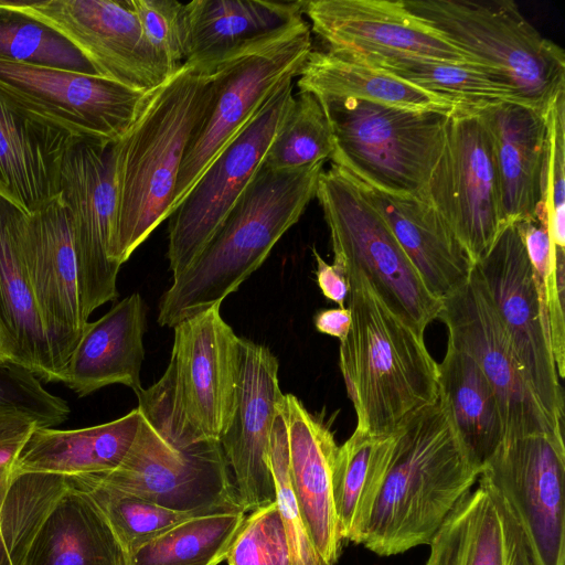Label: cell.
Wrapping results in <instances>:
<instances>
[{
	"instance_id": "7c38bea8",
	"label": "cell",
	"mask_w": 565,
	"mask_h": 565,
	"mask_svg": "<svg viewBox=\"0 0 565 565\" xmlns=\"http://www.w3.org/2000/svg\"><path fill=\"white\" fill-rule=\"evenodd\" d=\"M294 102L292 79H288L212 160L169 215L167 255L173 278L200 255L260 170Z\"/></svg>"
},
{
	"instance_id": "f35d334b",
	"label": "cell",
	"mask_w": 565,
	"mask_h": 565,
	"mask_svg": "<svg viewBox=\"0 0 565 565\" xmlns=\"http://www.w3.org/2000/svg\"><path fill=\"white\" fill-rule=\"evenodd\" d=\"M70 480L99 508L128 556L169 527L198 515L162 508L93 476Z\"/></svg>"
},
{
	"instance_id": "b9f144b4",
	"label": "cell",
	"mask_w": 565,
	"mask_h": 565,
	"mask_svg": "<svg viewBox=\"0 0 565 565\" xmlns=\"http://www.w3.org/2000/svg\"><path fill=\"white\" fill-rule=\"evenodd\" d=\"M270 466L276 488V503L285 527L292 565H328L310 539L292 491L284 397L277 406L273 422Z\"/></svg>"
},
{
	"instance_id": "4dcf8cb0",
	"label": "cell",
	"mask_w": 565,
	"mask_h": 565,
	"mask_svg": "<svg viewBox=\"0 0 565 565\" xmlns=\"http://www.w3.org/2000/svg\"><path fill=\"white\" fill-rule=\"evenodd\" d=\"M22 565H128V555L99 508L71 482L40 525Z\"/></svg>"
},
{
	"instance_id": "7bdbcfd3",
	"label": "cell",
	"mask_w": 565,
	"mask_h": 565,
	"mask_svg": "<svg viewBox=\"0 0 565 565\" xmlns=\"http://www.w3.org/2000/svg\"><path fill=\"white\" fill-rule=\"evenodd\" d=\"M43 382L29 369L0 362V416L23 415L39 427L54 428L71 413L65 399L46 391Z\"/></svg>"
},
{
	"instance_id": "4fadbf2b",
	"label": "cell",
	"mask_w": 565,
	"mask_h": 565,
	"mask_svg": "<svg viewBox=\"0 0 565 565\" xmlns=\"http://www.w3.org/2000/svg\"><path fill=\"white\" fill-rule=\"evenodd\" d=\"M424 199L445 220L472 265L505 227L491 139L473 109L459 108L449 115L443 151Z\"/></svg>"
},
{
	"instance_id": "d590c367",
	"label": "cell",
	"mask_w": 565,
	"mask_h": 565,
	"mask_svg": "<svg viewBox=\"0 0 565 565\" xmlns=\"http://www.w3.org/2000/svg\"><path fill=\"white\" fill-rule=\"evenodd\" d=\"M244 511L193 515L128 556V565H218L239 532Z\"/></svg>"
},
{
	"instance_id": "f1b7e54d",
	"label": "cell",
	"mask_w": 565,
	"mask_h": 565,
	"mask_svg": "<svg viewBox=\"0 0 565 565\" xmlns=\"http://www.w3.org/2000/svg\"><path fill=\"white\" fill-rule=\"evenodd\" d=\"M141 419L137 407L120 418L92 427L64 430L36 426L14 463V478L22 473L72 478L111 471L128 454Z\"/></svg>"
},
{
	"instance_id": "f546056e",
	"label": "cell",
	"mask_w": 565,
	"mask_h": 565,
	"mask_svg": "<svg viewBox=\"0 0 565 565\" xmlns=\"http://www.w3.org/2000/svg\"><path fill=\"white\" fill-rule=\"evenodd\" d=\"M305 0H194L184 4L185 61L206 71L239 46L303 18Z\"/></svg>"
},
{
	"instance_id": "277c9868",
	"label": "cell",
	"mask_w": 565,
	"mask_h": 565,
	"mask_svg": "<svg viewBox=\"0 0 565 565\" xmlns=\"http://www.w3.org/2000/svg\"><path fill=\"white\" fill-rule=\"evenodd\" d=\"M351 326L340 341L339 365L356 414V427L394 433L439 397L438 363L424 337L396 316L366 277L344 269Z\"/></svg>"
},
{
	"instance_id": "7a4b0ae2",
	"label": "cell",
	"mask_w": 565,
	"mask_h": 565,
	"mask_svg": "<svg viewBox=\"0 0 565 565\" xmlns=\"http://www.w3.org/2000/svg\"><path fill=\"white\" fill-rule=\"evenodd\" d=\"M210 98L211 74L182 65L147 93L128 130L113 143V258L120 266L171 214L180 167Z\"/></svg>"
},
{
	"instance_id": "ab89813d",
	"label": "cell",
	"mask_w": 565,
	"mask_h": 565,
	"mask_svg": "<svg viewBox=\"0 0 565 565\" xmlns=\"http://www.w3.org/2000/svg\"><path fill=\"white\" fill-rule=\"evenodd\" d=\"M332 152V134L320 103L312 94L298 92L263 166L276 170L299 169L326 162Z\"/></svg>"
},
{
	"instance_id": "5bb4252c",
	"label": "cell",
	"mask_w": 565,
	"mask_h": 565,
	"mask_svg": "<svg viewBox=\"0 0 565 565\" xmlns=\"http://www.w3.org/2000/svg\"><path fill=\"white\" fill-rule=\"evenodd\" d=\"M2 3L64 36L99 76L149 93L173 75L146 42L132 0Z\"/></svg>"
},
{
	"instance_id": "603a6c76",
	"label": "cell",
	"mask_w": 565,
	"mask_h": 565,
	"mask_svg": "<svg viewBox=\"0 0 565 565\" xmlns=\"http://www.w3.org/2000/svg\"><path fill=\"white\" fill-rule=\"evenodd\" d=\"M429 546L425 565H540L512 509L481 479L460 499Z\"/></svg>"
},
{
	"instance_id": "52a82bcc",
	"label": "cell",
	"mask_w": 565,
	"mask_h": 565,
	"mask_svg": "<svg viewBox=\"0 0 565 565\" xmlns=\"http://www.w3.org/2000/svg\"><path fill=\"white\" fill-rule=\"evenodd\" d=\"M403 1L447 41L509 78L524 103L548 118L565 92V53L531 24L513 1Z\"/></svg>"
},
{
	"instance_id": "7402d4cb",
	"label": "cell",
	"mask_w": 565,
	"mask_h": 565,
	"mask_svg": "<svg viewBox=\"0 0 565 565\" xmlns=\"http://www.w3.org/2000/svg\"><path fill=\"white\" fill-rule=\"evenodd\" d=\"M491 139L503 224L533 218L544 196L548 121L515 103L473 108Z\"/></svg>"
},
{
	"instance_id": "83f0119b",
	"label": "cell",
	"mask_w": 565,
	"mask_h": 565,
	"mask_svg": "<svg viewBox=\"0 0 565 565\" xmlns=\"http://www.w3.org/2000/svg\"><path fill=\"white\" fill-rule=\"evenodd\" d=\"M25 216L0 195V315L14 344L17 363L44 383H61L28 273L23 249Z\"/></svg>"
},
{
	"instance_id": "2e32d148",
	"label": "cell",
	"mask_w": 565,
	"mask_h": 565,
	"mask_svg": "<svg viewBox=\"0 0 565 565\" xmlns=\"http://www.w3.org/2000/svg\"><path fill=\"white\" fill-rule=\"evenodd\" d=\"M564 434L502 439L479 479L509 504L540 565L565 564Z\"/></svg>"
},
{
	"instance_id": "c3c4849f",
	"label": "cell",
	"mask_w": 565,
	"mask_h": 565,
	"mask_svg": "<svg viewBox=\"0 0 565 565\" xmlns=\"http://www.w3.org/2000/svg\"><path fill=\"white\" fill-rule=\"evenodd\" d=\"M312 254L317 263L316 277L321 292L327 299L335 302L339 308H344L348 297L345 276L333 264H328L315 247Z\"/></svg>"
},
{
	"instance_id": "1f68e13d",
	"label": "cell",
	"mask_w": 565,
	"mask_h": 565,
	"mask_svg": "<svg viewBox=\"0 0 565 565\" xmlns=\"http://www.w3.org/2000/svg\"><path fill=\"white\" fill-rule=\"evenodd\" d=\"M299 92L316 98H355L412 110L451 114L460 104L417 87L349 53L312 50L298 76Z\"/></svg>"
},
{
	"instance_id": "8992f818",
	"label": "cell",
	"mask_w": 565,
	"mask_h": 565,
	"mask_svg": "<svg viewBox=\"0 0 565 565\" xmlns=\"http://www.w3.org/2000/svg\"><path fill=\"white\" fill-rule=\"evenodd\" d=\"M137 398L142 419L128 454L116 469L93 477L177 512L243 511L221 443L194 438L153 398Z\"/></svg>"
},
{
	"instance_id": "5b68a950",
	"label": "cell",
	"mask_w": 565,
	"mask_h": 565,
	"mask_svg": "<svg viewBox=\"0 0 565 565\" xmlns=\"http://www.w3.org/2000/svg\"><path fill=\"white\" fill-rule=\"evenodd\" d=\"M328 119L330 160L381 192L424 199L450 114L355 98H317Z\"/></svg>"
},
{
	"instance_id": "9a60e30c",
	"label": "cell",
	"mask_w": 565,
	"mask_h": 565,
	"mask_svg": "<svg viewBox=\"0 0 565 565\" xmlns=\"http://www.w3.org/2000/svg\"><path fill=\"white\" fill-rule=\"evenodd\" d=\"M111 145L76 140L61 167L60 199L71 220L83 313L118 297L113 258L116 188Z\"/></svg>"
},
{
	"instance_id": "d6986e66",
	"label": "cell",
	"mask_w": 565,
	"mask_h": 565,
	"mask_svg": "<svg viewBox=\"0 0 565 565\" xmlns=\"http://www.w3.org/2000/svg\"><path fill=\"white\" fill-rule=\"evenodd\" d=\"M303 15L327 50L484 66L418 20L403 0L305 1Z\"/></svg>"
},
{
	"instance_id": "d4e9b609",
	"label": "cell",
	"mask_w": 565,
	"mask_h": 565,
	"mask_svg": "<svg viewBox=\"0 0 565 565\" xmlns=\"http://www.w3.org/2000/svg\"><path fill=\"white\" fill-rule=\"evenodd\" d=\"M146 303L134 292L103 317L87 322L63 372L62 383L84 397L113 384L142 390L140 370L145 358Z\"/></svg>"
},
{
	"instance_id": "d6a6232c",
	"label": "cell",
	"mask_w": 565,
	"mask_h": 565,
	"mask_svg": "<svg viewBox=\"0 0 565 565\" xmlns=\"http://www.w3.org/2000/svg\"><path fill=\"white\" fill-rule=\"evenodd\" d=\"M439 396L466 447L482 467L503 439L495 393L475 359L449 339L438 364Z\"/></svg>"
},
{
	"instance_id": "484cf974",
	"label": "cell",
	"mask_w": 565,
	"mask_h": 565,
	"mask_svg": "<svg viewBox=\"0 0 565 565\" xmlns=\"http://www.w3.org/2000/svg\"><path fill=\"white\" fill-rule=\"evenodd\" d=\"M76 140L24 116L0 96V195L25 214L57 199L62 162Z\"/></svg>"
},
{
	"instance_id": "681fc988",
	"label": "cell",
	"mask_w": 565,
	"mask_h": 565,
	"mask_svg": "<svg viewBox=\"0 0 565 565\" xmlns=\"http://www.w3.org/2000/svg\"><path fill=\"white\" fill-rule=\"evenodd\" d=\"M313 322L320 333L338 338L342 341L350 330V310L347 307L323 309L316 313Z\"/></svg>"
},
{
	"instance_id": "8fae6325",
	"label": "cell",
	"mask_w": 565,
	"mask_h": 565,
	"mask_svg": "<svg viewBox=\"0 0 565 565\" xmlns=\"http://www.w3.org/2000/svg\"><path fill=\"white\" fill-rule=\"evenodd\" d=\"M146 95L99 75L0 57V96L24 116L78 140L116 142Z\"/></svg>"
},
{
	"instance_id": "44dd1931",
	"label": "cell",
	"mask_w": 565,
	"mask_h": 565,
	"mask_svg": "<svg viewBox=\"0 0 565 565\" xmlns=\"http://www.w3.org/2000/svg\"><path fill=\"white\" fill-rule=\"evenodd\" d=\"M23 249L62 383L64 369L88 320L81 302L71 220L60 196L26 214Z\"/></svg>"
},
{
	"instance_id": "7dc6e473",
	"label": "cell",
	"mask_w": 565,
	"mask_h": 565,
	"mask_svg": "<svg viewBox=\"0 0 565 565\" xmlns=\"http://www.w3.org/2000/svg\"><path fill=\"white\" fill-rule=\"evenodd\" d=\"M38 425L22 415L0 417V511L14 481V463Z\"/></svg>"
},
{
	"instance_id": "74e56055",
	"label": "cell",
	"mask_w": 565,
	"mask_h": 565,
	"mask_svg": "<svg viewBox=\"0 0 565 565\" xmlns=\"http://www.w3.org/2000/svg\"><path fill=\"white\" fill-rule=\"evenodd\" d=\"M543 209L533 218L515 224L530 259L544 327L559 379L565 376V253H553L548 215Z\"/></svg>"
},
{
	"instance_id": "ee69618b",
	"label": "cell",
	"mask_w": 565,
	"mask_h": 565,
	"mask_svg": "<svg viewBox=\"0 0 565 565\" xmlns=\"http://www.w3.org/2000/svg\"><path fill=\"white\" fill-rule=\"evenodd\" d=\"M228 565H292L276 502L245 518L226 556Z\"/></svg>"
},
{
	"instance_id": "ba28073f",
	"label": "cell",
	"mask_w": 565,
	"mask_h": 565,
	"mask_svg": "<svg viewBox=\"0 0 565 565\" xmlns=\"http://www.w3.org/2000/svg\"><path fill=\"white\" fill-rule=\"evenodd\" d=\"M312 50L309 23L301 18L227 53L206 70L211 98L182 160L172 211L275 90L299 76Z\"/></svg>"
},
{
	"instance_id": "f6af8a7d",
	"label": "cell",
	"mask_w": 565,
	"mask_h": 565,
	"mask_svg": "<svg viewBox=\"0 0 565 565\" xmlns=\"http://www.w3.org/2000/svg\"><path fill=\"white\" fill-rule=\"evenodd\" d=\"M143 38L171 74L185 61L184 3L177 0H132Z\"/></svg>"
},
{
	"instance_id": "cb8c5ba5",
	"label": "cell",
	"mask_w": 565,
	"mask_h": 565,
	"mask_svg": "<svg viewBox=\"0 0 565 565\" xmlns=\"http://www.w3.org/2000/svg\"><path fill=\"white\" fill-rule=\"evenodd\" d=\"M284 412L292 491L315 547L328 565H334L343 541L332 497L339 446L330 425L295 395H284Z\"/></svg>"
},
{
	"instance_id": "836d02e7",
	"label": "cell",
	"mask_w": 565,
	"mask_h": 565,
	"mask_svg": "<svg viewBox=\"0 0 565 565\" xmlns=\"http://www.w3.org/2000/svg\"><path fill=\"white\" fill-rule=\"evenodd\" d=\"M397 429L375 436L355 427L339 446L332 473V497L343 540L358 544L367 523L377 492L387 470Z\"/></svg>"
},
{
	"instance_id": "4316f807",
	"label": "cell",
	"mask_w": 565,
	"mask_h": 565,
	"mask_svg": "<svg viewBox=\"0 0 565 565\" xmlns=\"http://www.w3.org/2000/svg\"><path fill=\"white\" fill-rule=\"evenodd\" d=\"M364 188L436 298H447L469 280L472 263L427 200L391 195L366 184Z\"/></svg>"
},
{
	"instance_id": "8d00e7d4",
	"label": "cell",
	"mask_w": 565,
	"mask_h": 565,
	"mask_svg": "<svg viewBox=\"0 0 565 565\" xmlns=\"http://www.w3.org/2000/svg\"><path fill=\"white\" fill-rule=\"evenodd\" d=\"M70 487V479L58 475L15 477L0 511V565L23 564L40 525Z\"/></svg>"
},
{
	"instance_id": "ac0fdd59",
	"label": "cell",
	"mask_w": 565,
	"mask_h": 565,
	"mask_svg": "<svg viewBox=\"0 0 565 565\" xmlns=\"http://www.w3.org/2000/svg\"><path fill=\"white\" fill-rule=\"evenodd\" d=\"M519 362L548 416L564 426V395L546 333L533 270L515 224L507 225L473 265Z\"/></svg>"
},
{
	"instance_id": "e0dca14e",
	"label": "cell",
	"mask_w": 565,
	"mask_h": 565,
	"mask_svg": "<svg viewBox=\"0 0 565 565\" xmlns=\"http://www.w3.org/2000/svg\"><path fill=\"white\" fill-rule=\"evenodd\" d=\"M440 319L448 339L468 352L492 386L503 439L563 433L532 390L510 338L473 269L469 280L443 299Z\"/></svg>"
},
{
	"instance_id": "bcb514c9",
	"label": "cell",
	"mask_w": 565,
	"mask_h": 565,
	"mask_svg": "<svg viewBox=\"0 0 565 565\" xmlns=\"http://www.w3.org/2000/svg\"><path fill=\"white\" fill-rule=\"evenodd\" d=\"M544 196L548 211V233L553 249L565 247V92L550 116Z\"/></svg>"
},
{
	"instance_id": "6da1fadb",
	"label": "cell",
	"mask_w": 565,
	"mask_h": 565,
	"mask_svg": "<svg viewBox=\"0 0 565 565\" xmlns=\"http://www.w3.org/2000/svg\"><path fill=\"white\" fill-rule=\"evenodd\" d=\"M480 472L439 396L397 428L387 470L358 544L382 556L429 544Z\"/></svg>"
},
{
	"instance_id": "60d3db41",
	"label": "cell",
	"mask_w": 565,
	"mask_h": 565,
	"mask_svg": "<svg viewBox=\"0 0 565 565\" xmlns=\"http://www.w3.org/2000/svg\"><path fill=\"white\" fill-rule=\"evenodd\" d=\"M0 57L14 62L98 75L83 54L47 25L0 1Z\"/></svg>"
},
{
	"instance_id": "9c48e42d",
	"label": "cell",
	"mask_w": 565,
	"mask_h": 565,
	"mask_svg": "<svg viewBox=\"0 0 565 565\" xmlns=\"http://www.w3.org/2000/svg\"><path fill=\"white\" fill-rule=\"evenodd\" d=\"M316 198L330 231L333 265L362 273L383 302L424 337L443 308L369 198L364 184L339 166L319 178Z\"/></svg>"
},
{
	"instance_id": "ffe728a7",
	"label": "cell",
	"mask_w": 565,
	"mask_h": 565,
	"mask_svg": "<svg viewBox=\"0 0 565 565\" xmlns=\"http://www.w3.org/2000/svg\"><path fill=\"white\" fill-rule=\"evenodd\" d=\"M278 367L277 358L267 347L241 338L236 406L220 443L233 469L244 512L276 502L270 435L277 406L284 397Z\"/></svg>"
},
{
	"instance_id": "3957f363",
	"label": "cell",
	"mask_w": 565,
	"mask_h": 565,
	"mask_svg": "<svg viewBox=\"0 0 565 565\" xmlns=\"http://www.w3.org/2000/svg\"><path fill=\"white\" fill-rule=\"evenodd\" d=\"M323 164L262 166L200 255L162 295L158 323L174 327L236 291L316 198Z\"/></svg>"
},
{
	"instance_id": "e575fe53",
	"label": "cell",
	"mask_w": 565,
	"mask_h": 565,
	"mask_svg": "<svg viewBox=\"0 0 565 565\" xmlns=\"http://www.w3.org/2000/svg\"><path fill=\"white\" fill-rule=\"evenodd\" d=\"M351 55L469 109L503 102L527 106L509 78L486 66L408 56Z\"/></svg>"
},
{
	"instance_id": "30bf717a",
	"label": "cell",
	"mask_w": 565,
	"mask_h": 565,
	"mask_svg": "<svg viewBox=\"0 0 565 565\" xmlns=\"http://www.w3.org/2000/svg\"><path fill=\"white\" fill-rule=\"evenodd\" d=\"M173 328L169 365L150 388L173 423L199 439L220 441L236 406L241 338L220 306Z\"/></svg>"
},
{
	"instance_id": "f907efd6",
	"label": "cell",
	"mask_w": 565,
	"mask_h": 565,
	"mask_svg": "<svg viewBox=\"0 0 565 565\" xmlns=\"http://www.w3.org/2000/svg\"><path fill=\"white\" fill-rule=\"evenodd\" d=\"M11 361L17 363L14 344L7 332L0 315V362Z\"/></svg>"
}]
</instances>
